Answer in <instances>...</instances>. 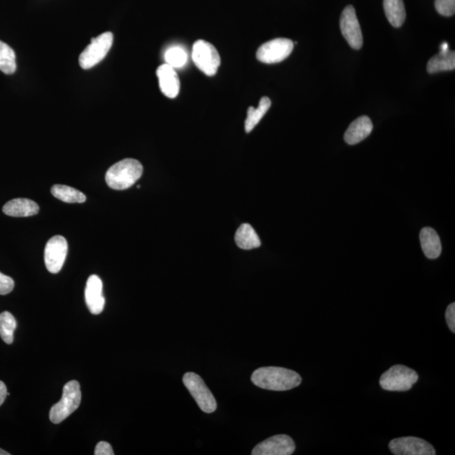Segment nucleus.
Returning <instances> with one entry per match:
<instances>
[{"label": "nucleus", "instance_id": "nucleus-16", "mask_svg": "<svg viewBox=\"0 0 455 455\" xmlns=\"http://www.w3.org/2000/svg\"><path fill=\"white\" fill-rule=\"evenodd\" d=\"M3 212L10 217H30L38 214L39 206L32 200L17 198L8 202L3 207Z\"/></svg>", "mask_w": 455, "mask_h": 455}, {"label": "nucleus", "instance_id": "nucleus-20", "mask_svg": "<svg viewBox=\"0 0 455 455\" xmlns=\"http://www.w3.org/2000/svg\"><path fill=\"white\" fill-rule=\"evenodd\" d=\"M384 9L388 21L394 27H400L406 20L403 0H384Z\"/></svg>", "mask_w": 455, "mask_h": 455}, {"label": "nucleus", "instance_id": "nucleus-7", "mask_svg": "<svg viewBox=\"0 0 455 455\" xmlns=\"http://www.w3.org/2000/svg\"><path fill=\"white\" fill-rule=\"evenodd\" d=\"M113 44V34L108 32L91 40V44L80 56V65L84 69L93 68L105 59Z\"/></svg>", "mask_w": 455, "mask_h": 455}, {"label": "nucleus", "instance_id": "nucleus-5", "mask_svg": "<svg viewBox=\"0 0 455 455\" xmlns=\"http://www.w3.org/2000/svg\"><path fill=\"white\" fill-rule=\"evenodd\" d=\"M183 381L203 412L213 414L217 410V402L201 377L194 372H187L185 373Z\"/></svg>", "mask_w": 455, "mask_h": 455}, {"label": "nucleus", "instance_id": "nucleus-12", "mask_svg": "<svg viewBox=\"0 0 455 455\" xmlns=\"http://www.w3.org/2000/svg\"><path fill=\"white\" fill-rule=\"evenodd\" d=\"M296 449L295 443L288 435L279 434L258 443L252 455H290Z\"/></svg>", "mask_w": 455, "mask_h": 455}, {"label": "nucleus", "instance_id": "nucleus-24", "mask_svg": "<svg viewBox=\"0 0 455 455\" xmlns=\"http://www.w3.org/2000/svg\"><path fill=\"white\" fill-rule=\"evenodd\" d=\"M17 323L12 314L5 311L0 314V337L6 344H12Z\"/></svg>", "mask_w": 455, "mask_h": 455}, {"label": "nucleus", "instance_id": "nucleus-6", "mask_svg": "<svg viewBox=\"0 0 455 455\" xmlns=\"http://www.w3.org/2000/svg\"><path fill=\"white\" fill-rule=\"evenodd\" d=\"M192 60L199 71L207 76H214L221 66V56L214 46L206 41L198 40L194 44Z\"/></svg>", "mask_w": 455, "mask_h": 455}, {"label": "nucleus", "instance_id": "nucleus-22", "mask_svg": "<svg viewBox=\"0 0 455 455\" xmlns=\"http://www.w3.org/2000/svg\"><path fill=\"white\" fill-rule=\"evenodd\" d=\"M271 105V100L268 98H262L259 102V106L257 108H254L253 106L249 108L248 111V118H246L245 122L246 133L252 132L254 127L259 123L265 114L268 113Z\"/></svg>", "mask_w": 455, "mask_h": 455}, {"label": "nucleus", "instance_id": "nucleus-26", "mask_svg": "<svg viewBox=\"0 0 455 455\" xmlns=\"http://www.w3.org/2000/svg\"><path fill=\"white\" fill-rule=\"evenodd\" d=\"M435 8L443 17H452L455 13V0H435Z\"/></svg>", "mask_w": 455, "mask_h": 455}, {"label": "nucleus", "instance_id": "nucleus-32", "mask_svg": "<svg viewBox=\"0 0 455 455\" xmlns=\"http://www.w3.org/2000/svg\"><path fill=\"white\" fill-rule=\"evenodd\" d=\"M10 453L6 452V451L0 449V455H10Z\"/></svg>", "mask_w": 455, "mask_h": 455}, {"label": "nucleus", "instance_id": "nucleus-19", "mask_svg": "<svg viewBox=\"0 0 455 455\" xmlns=\"http://www.w3.org/2000/svg\"><path fill=\"white\" fill-rule=\"evenodd\" d=\"M455 68V53L454 51H440L431 57L427 63V71L429 74L454 71Z\"/></svg>", "mask_w": 455, "mask_h": 455}, {"label": "nucleus", "instance_id": "nucleus-1", "mask_svg": "<svg viewBox=\"0 0 455 455\" xmlns=\"http://www.w3.org/2000/svg\"><path fill=\"white\" fill-rule=\"evenodd\" d=\"M252 383L257 387L268 391H285L298 387L302 378L292 370L280 367H263L254 371Z\"/></svg>", "mask_w": 455, "mask_h": 455}, {"label": "nucleus", "instance_id": "nucleus-18", "mask_svg": "<svg viewBox=\"0 0 455 455\" xmlns=\"http://www.w3.org/2000/svg\"><path fill=\"white\" fill-rule=\"evenodd\" d=\"M234 239L236 245L243 250L256 249L261 245L259 236L249 223H244L239 228Z\"/></svg>", "mask_w": 455, "mask_h": 455}, {"label": "nucleus", "instance_id": "nucleus-11", "mask_svg": "<svg viewBox=\"0 0 455 455\" xmlns=\"http://www.w3.org/2000/svg\"><path fill=\"white\" fill-rule=\"evenodd\" d=\"M340 27L342 36L344 37L351 48L360 50L362 46V34L360 22H358L354 7L349 6L343 10Z\"/></svg>", "mask_w": 455, "mask_h": 455}, {"label": "nucleus", "instance_id": "nucleus-17", "mask_svg": "<svg viewBox=\"0 0 455 455\" xmlns=\"http://www.w3.org/2000/svg\"><path fill=\"white\" fill-rule=\"evenodd\" d=\"M420 241H421L423 253L429 259H436L440 256L442 245L440 238L431 228H423L420 233Z\"/></svg>", "mask_w": 455, "mask_h": 455}, {"label": "nucleus", "instance_id": "nucleus-29", "mask_svg": "<svg viewBox=\"0 0 455 455\" xmlns=\"http://www.w3.org/2000/svg\"><path fill=\"white\" fill-rule=\"evenodd\" d=\"M95 455H114L113 449L110 443L107 442H100L95 447Z\"/></svg>", "mask_w": 455, "mask_h": 455}, {"label": "nucleus", "instance_id": "nucleus-14", "mask_svg": "<svg viewBox=\"0 0 455 455\" xmlns=\"http://www.w3.org/2000/svg\"><path fill=\"white\" fill-rule=\"evenodd\" d=\"M156 75L162 93L169 98H176L180 92V83L175 68L165 64L158 68Z\"/></svg>", "mask_w": 455, "mask_h": 455}, {"label": "nucleus", "instance_id": "nucleus-3", "mask_svg": "<svg viewBox=\"0 0 455 455\" xmlns=\"http://www.w3.org/2000/svg\"><path fill=\"white\" fill-rule=\"evenodd\" d=\"M80 402L81 391L79 382L76 380L68 382L64 385L62 399L50 410V421L54 424L64 421L79 408Z\"/></svg>", "mask_w": 455, "mask_h": 455}, {"label": "nucleus", "instance_id": "nucleus-27", "mask_svg": "<svg viewBox=\"0 0 455 455\" xmlns=\"http://www.w3.org/2000/svg\"><path fill=\"white\" fill-rule=\"evenodd\" d=\"M15 287V281L10 277H8L0 272V295H6L12 292Z\"/></svg>", "mask_w": 455, "mask_h": 455}, {"label": "nucleus", "instance_id": "nucleus-8", "mask_svg": "<svg viewBox=\"0 0 455 455\" xmlns=\"http://www.w3.org/2000/svg\"><path fill=\"white\" fill-rule=\"evenodd\" d=\"M295 44L287 38H277V39L266 42L258 48L257 59L261 63L272 64L280 63L290 55L294 49Z\"/></svg>", "mask_w": 455, "mask_h": 455}, {"label": "nucleus", "instance_id": "nucleus-25", "mask_svg": "<svg viewBox=\"0 0 455 455\" xmlns=\"http://www.w3.org/2000/svg\"><path fill=\"white\" fill-rule=\"evenodd\" d=\"M188 55L183 48L175 46L169 48L165 53L167 64L174 68H183L187 63Z\"/></svg>", "mask_w": 455, "mask_h": 455}, {"label": "nucleus", "instance_id": "nucleus-9", "mask_svg": "<svg viewBox=\"0 0 455 455\" xmlns=\"http://www.w3.org/2000/svg\"><path fill=\"white\" fill-rule=\"evenodd\" d=\"M68 254L66 239L61 235H56L50 239L44 250L46 267L53 275L59 273L64 264Z\"/></svg>", "mask_w": 455, "mask_h": 455}, {"label": "nucleus", "instance_id": "nucleus-23", "mask_svg": "<svg viewBox=\"0 0 455 455\" xmlns=\"http://www.w3.org/2000/svg\"><path fill=\"white\" fill-rule=\"evenodd\" d=\"M0 71L12 75L17 71V57L9 45L0 41Z\"/></svg>", "mask_w": 455, "mask_h": 455}, {"label": "nucleus", "instance_id": "nucleus-30", "mask_svg": "<svg viewBox=\"0 0 455 455\" xmlns=\"http://www.w3.org/2000/svg\"><path fill=\"white\" fill-rule=\"evenodd\" d=\"M8 392L6 385L3 382L0 381V407L5 402Z\"/></svg>", "mask_w": 455, "mask_h": 455}, {"label": "nucleus", "instance_id": "nucleus-21", "mask_svg": "<svg viewBox=\"0 0 455 455\" xmlns=\"http://www.w3.org/2000/svg\"><path fill=\"white\" fill-rule=\"evenodd\" d=\"M51 192L56 198L64 203H83L86 201V196L83 192L64 185H54Z\"/></svg>", "mask_w": 455, "mask_h": 455}, {"label": "nucleus", "instance_id": "nucleus-31", "mask_svg": "<svg viewBox=\"0 0 455 455\" xmlns=\"http://www.w3.org/2000/svg\"><path fill=\"white\" fill-rule=\"evenodd\" d=\"M441 51H448L449 50V45L447 42H443L440 47Z\"/></svg>", "mask_w": 455, "mask_h": 455}, {"label": "nucleus", "instance_id": "nucleus-4", "mask_svg": "<svg viewBox=\"0 0 455 455\" xmlns=\"http://www.w3.org/2000/svg\"><path fill=\"white\" fill-rule=\"evenodd\" d=\"M415 370L407 366L397 364L384 372L380 377L382 389L388 391H407L418 381Z\"/></svg>", "mask_w": 455, "mask_h": 455}, {"label": "nucleus", "instance_id": "nucleus-2", "mask_svg": "<svg viewBox=\"0 0 455 455\" xmlns=\"http://www.w3.org/2000/svg\"><path fill=\"white\" fill-rule=\"evenodd\" d=\"M142 171L144 169L140 161L134 159L122 160L108 169L106 174V184L114 190H126L140 179Z\"/></svg>", "mask_w": 455, "mask_h": 455}, {"label": "nucleus", "instance_id": "nucleus-10", "mask_svg": "<svg viewBox=\"0 0 455 455\" xmlns=\"http://www.w3.org/2000/svg\"><path fill=\"white\" fill-rule=\"evenodd\" d=\"M389 448L396 455H435L436 451L429 442L415 437L393 439Z\"/></svg>", "mask_w": 455, "mask_h": 455}, {"label": "nucleus", "instance_id": "nucleus-15", "mask_svg": "<svg viewBox=\"0 0 455 455\" xmlns=\"http://www.w3.org/2000/svg\"><path fill=\"white\" fill-rule=\"evenodd\" d=\"M373 131V123L369 117L362 115L351 123L344 135L346 144L354 145L364 140Z\"/></svg>", "mask_w": 455, "mask_h": 455}, {"label": "nucleus", "instance_id": "nucleus-28", "mask_svg": "<svg viewBox=\"0 0 455 455\" xmlns=\"http://www.w3.org/2000/svg\"><path fill=\"white\" fill-rule=\"evenodd\" d=\"M446 321L451 331L455 333V304H450L446 310Z\"/></svg>", "mask_w": 455, "mask_h": 455}, {"label": "nucleus", "instance_id": "nucleus-13", "mask_svg": "<svg viewBox=\"0 0 455 455\" xmlns=\"http://www.w3.org/2000/svg\"><path fill=\"white\" fill-rule=\"evenodd\" d=\"M86 306L91 314L100 315L105 306V298L103 296V284L98 275H91L87 280L84 291Z\"/></svg>", "mask_w": 455, "mask_h": 455}]
</instances>
